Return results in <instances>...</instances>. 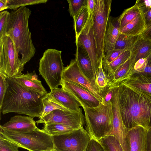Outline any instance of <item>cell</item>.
Returning <instances> with one entry per match:
<instances>
[{
  "mask_svg": "<svg viewBox=\"0 0 151 151\" xmlns=\"http://www.w3.org/2000/svg\"><path fill=\"white\" fill-rule=\"evenodd\" d=\"M119 110L128 129L137 126L151 127V95L122 82L118 85Z\"/></svg>",
  "mask_w": 151,
  "mask_h": 151,
  "instance_id": "1",
  "label": "cell"
},
{
  "mask_svg": "<svg viewBox=\"0 0 151 151\" xmlns=\"http://www.w3.org/2000/svg\"><path fill=\"white\" fill-rule=\"evenodd\" d=\"M47 95L27 88L13 78H7L0 112L3 114L14 113L40 119L44 110L43 99Z\"/></svg>",
  "mask_w": 151,
  "mask_h": 151,
  "instance_id": "2",
  "label": "cell"
},
{
  "mask_svg": "<svg viewBox=\"0 0 151 151\" xmlns=\"http://www.w3.org/2000/svg\"><path fill=\"white\" fill-rule=\"evenodd\" d=\"M31 12L25 6L11 11L6 30V35L12 40L23 67L36 51L28 25Z\"/></svg>",
  "mask_w": 151,
  "mask_h": 151,
  "instance_id": "3",
  "label": "cell"
},
{
  "mask_svg": "<svg viewBox=\"0 0 151 151\" xmlns=\"http://www.w3.org/2000/svg\"><path fill=\"white\" fill-rule=\"evenodd\" d=\"M85 113L86 130L91 138L98 140L109 135L112 131V111L111 101L96 107L81 104Z\"/></svg>",
  "mask_w": 151,
  "mask_h": 151,
  "instance_id": "4",
  "label": "cell"
},
{
  "mask_svg": "<svg viewBox=\"0 0 151 151\" xmlns=\"http://www.w3.org/2000/svg\"><path fill=\"white\" fill-rule=\"evenodd\" d=\"M0 134L19 147L29 151H46L55 149L52 137L38 128L29 132L20 133L0 127Z\"/></svg>",
  "mask_w": 151,
  "mask_h": 151,
  "instance_id": "5",
  "label": "cell"
},
{
  "mask_svg": "<svg viewBox=\"0 0 151 151\" xmlns=\"http://www.w3.org/2000/svg\"><path fill=\"white\" fill-rule=\"evenodd\" d=\"M62 51L48 49L40 60L39 71L51 91L60 86L64 70Z\"/></svg>",
  "mask_w": 151,
  "mask_h": 151,
  "instance_id": "6",
  "label": "cell"
},
{
  "mask_svg": "<svg viewBox=\"0 0 151 151\" xmlns=\"http://www.w3.org/2000/svg\"><path fill=\"white\" fill-rule=\"evenodd\" d=\"M111 3V0H95L92 27L100 63L105 58L104 53V38L110 17Z\"/></svg>",
  "mask_w": 151,
  "mask_h": 151,
  "instance_id": "7",
  "label": "cell"
},
{
  "mask_svg": "<svg viewBox=\"0 0 151 151\" xmlns=\"http://www.w3.org/2000/svg\"><path fill=\"white\" fill-rule=\"evenodd\" d=\"M24 69L10 37L6 35L0 39V73L13 78L21 74Z\"/></svg>",
  "mask_w": 151,
  "mask_h": 151,
  "instance_id": "8",
  "label": "cell"
},
{
  "mask_svg": "<svg viewBox=\"0 0 151 151\" xmlns=\"http://www.w3.org/2000/svg\"><path fill=\"white\" fill-rule=\"evenodd\" d=\"M52 138L54 149L57 151H85L91 139L83 127Z\"/></svg>",
  "mask_w": 151,
  "mask_h": 151,
  "instance_id": "9",
  "label": "cell"
},
{
  "mask_svg": "<svg viewBox=\"0 0 151 151\" xmlns=\"http://www.w3.org/2000/svg\"><path fill=\"white\" fill-rule=\"evenodd\" d=\"M62 80L78 84L91 92L101 103L103 98L95 83L88 79L82 72L76 59L72 60L69 64L64 68Z\"/></svg>",
  "mask_w": 151,
  "mask_h": 151,
  "instance_id": "10",
  "label": "cell"
},
{
  "mask_svg": "<svg viewBox=\"0 0 151 151\" xmlns=\"http://www.w3.org/2000/svg\"><path fill=\"white\" fill-rule=\"evenodd\" d=\"M93 12L88 11L89 16L87 22L77 38L76 40L75 43H78L81 45L87 51L91 62L95 76L100 63L98 58L96 45L93 29Z\"/></svg>",
  "mask_w": 151,
  "mask_h": 151,
  "instance_id": "11",
  "label": "cell"
},
{
  "mask_svg": "<svg viewBox=\"0 0 151 151\" xmlns=\"http://www.w3.org/2000/svg\"><path fill=\"white\" fill-rule=\"evenodd\" d=\"M111 102L112 111V131L109 135H113L117 139L124 151H129L126 140L128 129L123 124L120 113L118 86L113 87V93Z\"/></svg>",
  "mask_w": 151,
  "mask_h": 151,
  "instance_id": "12",
  "label": "cell"
},
{
  "mask_svg": "<svg viewBox=\"0 0 151 151\" xmlns=\"http://www.w3.org/2000/svg\"><path fill=\"white\" fill-rule=\"evenodd\" d=\"M84 118L82 110L80 112H76L57 110L39 119L36 122L37 124H60L83 126Z\"/></svg>",
  "mask_w": 151,
  "mask_h": 151,
  "instance_id": "13",
  "label": "cell"
},
{
  "mask_svg": "<svg viewBox=\"0 0 151 151\" xmlns=\"http://www.w3.org/2000/svg\"><path fill=\"white\" fill-rule=\"evenodd\" d=\"M60 86L80 104L89 107L94 108L97 107L101 103L99 99L91 92L78 84L62 80Z\"/></svg>",
  "mask_w": 151,
  "mask_h": 151,
  "instance_id": "14",
  "label": "cell"
},
{
  "mask_svg": "<svg viewBox=\"0 0 151 151\" xmlns=\"http://www.w3.org/2000/svg\"><path fill=\"white\" fill-rule=\"evenodd\" d=\"M33 117L29 116L16 115L0 127L4 129L20 133L34 131L38 128Z\"/></svg>",
  "mask_w": 151,
  "mask_h": 151,
  "instance_id": "15",
  "label": "cell"
},
{
  "mask_svg": "<svg viewBox=\"0 0 151 151\" xmlns=\"http://www.w3.org/2000/svg\"><path fill=\"white\" fill-rule=\"evenodd\" d=\"M147 132L140 126L128 129L126 140L129 151H145Z\"/></svg>",
  "mask_w": 151,
  "mask_h": 151,
  "instance_id": "16",
  "label": "cell"
},
{
  "mask_svg": "<svg viewBox=\"0 0 151 151\" xmlns=\"http://www.w3.org/2000/svg\"><path fill=\"white\" fill-rule=\"evenodd\" d=\"M118 18H113L109 17V19L104 38V59L114 49L116 42L120 34Z\"/></svg>",
  "mask_w": 151,
  "mask_h": 151,
  "instance_id": "17",
  "label": "cell"
},
{
  "mask_svg": "<svg viewBox=\"0 0 151 151\" xmlns=\"http://www.w3.org/2000/svg\"><path fill=\"white\" fill-rule=\"evenodd\" d=\"M56 101L68 110L79 112L82 110L79 103L68 92L62 88H58L48 93Z\"/></svg>",
  "mask_w": 151,
  "mask_h": 151,
  "instance_id": "18",
  "label": "cell"
},
{
  "mask_svg": "<svg viewBox=\"0 0 151 151\" xmlns=\"http://www.w3.org/2000/svg\"><path fill=\"white\" fill-rule=\"evenodd\" d=\"M129 50L130 52L129 60L134 67L138 60L146 58L151 54V40L142 36Z\"/></svg>",
  "mask_w": 151,
  "mask_h": 151,
  "instance_id": "19",
  "label": "cell"
},
{
  "mask_svg": "<svg viewBox=\"0 0 151 151\" xmlns=\"http://www.w3.org/2000/svg\"><path fill=\"white\" fill-rule=\"evenodd\" d=\"M75 59L83 73L90 80L95 83V76L91 62L88 53L81 45L76 43Z\"/></svg>",
  "mask_w": 151,
  "mask_h": 151,
  "instance_id": "20",
  "label": "cell"
},
{
  "mask_svg": "<svg viewBox=\"0 0 151 151\" xmlns=\"http://www.w3.org/2000/svg\"><path fill=\"white\" fill-rule=\"evenodd\" d=\"M13 78L27 88L42 94L47 95L48 93L34 70L30 73L27 71L25 74H22Z\"/></svg>",
  "mask_w": 151,
  "mask_h": 151,
  "instance_id": "21",
  "label": "cell"
},
{
  "mask_svg": "<svg viewBox=\"0 0 151 151\" xmlns=\"http://www.w3.org/2000/svg\"><path fill=\"white\" fill-rule=\"evenodd\" d=\"M134 73V67L130 64L129 59L115 71L108 80V85L112 87L117 86Z\"/></svg>",
  "mask_w": 151,
  "mask_h": 151,
  "instance_id": "22",
  "label": "cell"
},
{
  "mask_svg": "<svg viewBox=\"0 0 151 151\" xmlns=\"http://www.w3.org/2000/svg\"><path fill=\"white\" fill-rule=\"evenodd\" d=\"M122 82L151 95V77L134 73Z\"/></svg>",
  "mask_w": 151,
  "mask_h": 151,
  "instance_id": "23",
  "label": "cell"
},
{
  "mask_svg": "<svg viewBox=\"0 0 151 151\" xmlns=\"http://www.w3.org/2000/svg\"><path fill=\"white\" fill-rule=\"evenodd\" d=\"M147 24L143 11L132 21L120 30L121 33L128 35H142L146 29Z\"/></svg>",
  "mask_w": 151,
  "mask_h": 151,
  "instance_id": "24",
  "label": "cell"
},
{
  "mask_svg": "<svg viewBox=\"0 0 151 151\" xmlns=\"http://www.w3.org/2000/svg\"><path fill=\"white\" fill-rule=\"evenodd\" d=\"M82 127L83 126L80 125L60 124H44L42 130L52 137L69 133Z\"/></svg>",
  "mask_w": 151,
  "mask_h": 151,
  "instance_id": "25",
  "label": "cell"
},
{
  "mask_svg": "<svg viewBox=\"0 0 151 151\" xmlns=\"http://www.w3.org/2000/svg\"><path fill=\"white\" fill-rule=\"evenodd\" d=\"M130 55V51L126 50L111 62L102 63L103 69L108 80L116 69L129 59Z\"/></svg>",
  "mask_w": 151,
  "mask_h": 151,
  "instance_id": "26",
  "label": "cell"
},
{
  "mask_svg": "<svg viewBox=\"0 0 151 151\" xmlns=\"http://www.w3.org/2000/svg\"><path fill=\"white\" fill-rule=\"evenodd\" d=\"M143 11V10L136 4L133 6L125 9L118 18L120 30Z\"/></svg>",
  "mask_w": 151,
  "mask_h": 151,
  "instance_id": "27",
  "label": "cell"
},
{
  "mask_svg": "<svg viewBox=\"0 0 151 151\" xmlns=\"http://www.w3.org/2000/svg\"><path fill=\"white\" fill-rule=\"evenodd\" d=\"M142 36L120 33L115 44L114 49L129 50L133 45Z\"/></svg>",
  "mask_w": 151,
  "mask_h": 151,
  "instance_id": "28",
  "label": "cell"
},
{
  "mask_svg": "<svg viewBox=\"0 0 151 151\" xmlns=\"http://www.w3.org/2000/svg\"><path fill=\"white\" fill-rule=\"evenodd\" d=\"M43 101L44 110L40 118L48 114L55 110H60L63 111H69L56 101L48 93L44 98Z\"/></svg>",
  "mask_w": 151,
  "mask_h": 151,
  "instance_id": "29",
  "label": "cell"
},
{
  "mask_svg": "<svg viewBox=\"0 0 151 151\" xmlns=\"http://www.w3.org/2000/svg\"><path fill=\"white\" fill-rule=\"evenodd\" d=\"M88 16L89 13L87 6L81 10L76 18L73 20L76 40L77 38L86 24Z\"/></svg>",
  "mask_w": 151,
  "mask_h": 151,
  "instance_id": "30",
  "label": "cell"
},
{
  "mask_svg": "<svg viewBox=\"0 0 151 151\" xmlns=\"http://www.w3.org/2000/svg\"><path fill=\"white\" fill-rule=\"evenodd\" d=\"M98 141L105 151H124L119 141L113 135L107 136Z\"/></svg>",
  "mask_w": 151,
  "mask_h": 151,
  "instance_id": "31",
  "label": "cell"
},
{
  "mask_svg": "<svg viewBox=\"0 0 151 151\" xmlns=\"http://www.w3.org/2000/svg\"><path fill=\"white\" fill-rule=\"evenodd\" d=\"M47 1V0H8L7 9L15 10L22 6L45 3Z\"/></svg>",
  "mask_w": 151,
  "mask_h": 151,
  "instance_id": "32",
  "label": "cell"
},
{
  "mask_svg": "<svg viewBox=\"0 0 151 151\" xmlns=\"http://www.w3.org/2000/svg\"><path fill=\"white\" fill-rule=\"evenodd\" d=\"M88 0H67L69 4V12L74 20L80 11L87 6Z\"/></svg>",
  "mask_w": 151,
  "mask_h": 151,
  "instance_id": "33",
  "label": "cell"
},
{
  "mask_svg": "<svg viewBox=\"0 0 151 151\" xmlns=\"http://www.w3.org/2000/svg\"><path fill=\"white\" fill-rule=\"evenodd\" d=\"M95 82L96 86L99 90L101 94L103 89L108 85V80L104 71L102 63H100L96 72Z\"/></svg>",
  "mask_w": 151,
  "mask_h": 151,
  "instance_id": "34",
  "label": "cell"
},
{
  "mask_svg": "<svg viewBox=\"0 0 151 151\" xmlns=\"http://www.w3.org/2000/svg\"><path fill=\"white\" fill-rule=\"evenodd\" d=\"M10 17V12L6 10L0 13V39L6 35V30Z\"/></svg>",
  "mask_w": 151,
  "mask_h": 151,
  "instance_id": "35",
  "label": "cell"
},
{
  "mask_svg": "<svg viewBox=\"0 0 151 151\" xmlns=\"http://www.w3.org/2000/svg\"><path fill=\"white\" fill-rule=\"evenodd\" d=\"M19 147L0 134V151H19Z\"/></svg>",
  "mask_w": 151,
  "mask_h": 151,
  "instance_id": "36",
  "label": "cell"
},
{
  "mask_svg": "<svg viewBox=\"0 0 151 151\" xmlns=\"http://www.w3.org/2000/svg\"><path fill=\"white\" fill-rule=\"evenodd\" d=\"M85 151H105L100 142L91 138Z\"/></svg>",
  "mask_w": 151,
  "mask_h": 151,
  "instance_id": "37",
  "label": "cell"
},
{
  "mask_svg": "<svg viewBox=\"0 0 151 151\" xmlns=\"http://www.w3.org/2000/svg\"><path fill=\"white\" fill-rule=\"evenodd\" d=\"M113 93V87L107 85L102 90L101 95L103 98V102L106 104L111 101Z\"/></svg>",
  "mask_w": 151,
  "mask_h": 151,
  "instance_id": "38",
  "label": "cell"
},
{
  "mask_svg": "<svg viewBox=\"0 0 151 151\" xmlns=\"http://www.w3.org/2000/svg\"><path fill=\"white\" fill-rule=\"evenodd\" d=\"M7 77L0 73V106H1L6 90V80Z\"/></svg>",
  "mask_w": 151,
  "mask_h": 151,
  "instance_id": "39",
  "label": "cell"
},
{
  "mask_svg": "<svg viewBox=\"0 0 151 151\" xmlns=\"http://www.w3.org/2000/svg\"><path fill=\"white\" fill-rule=\"evenodd\" d=\"M138 73L151 77V54L146 58V61L143 68Z\"/></svg>",
  "mask_w": 151,
  "mask_h": 151,
  "instance_id": "40",
  "label": "cell"
},
{
  "mask_svg": "<svg viewBox=\"0 0 151 151\" xmlns=\"http://www.w3.org/2000/svg\"><path fill=\"white\" fill-rule=\"evenodd\" d=\"M126 50L114 49L110 54L102 61V63H110Z\"/></svg>",
  "mask_w": 151,
  "mask_h": 151,
  "instance_id": "41",
  "label": "cell"
},
{
  "mask_svg": "<svg viewBox=\"0 0 151 151\" xmlns=\"http://www.w3.org/2000/svg\"><path fill=\"white\" fill-rule=\"evenodd\" d=\"M135 4L145 12L151 9V0H137Z\"/></svg>",
  "mask_w": 151,
  "mask_h": 151,
  "instance_id": "42",
  "label": "cell"
},
{
  "mask_svg": "<svg viewBox=\"0 0 151 151\" xmlns=\"http://www.w3.org/2000/svg\"><path fill=\"white\" fill-rule=\"evenodd\" d=\"M145 151H151V127L147 133Z\"/></svg>",
  "mask_w": 151,
  "mask_h": 151,
  "instance_id": "43",
  "label": "cell"
},
{
  "mask_svg": "<svg viewBox=\"0 0 151 151\" xmlns=\"http://www.w3.org/2000/svg\"><path fill=\"white\" fill-rule=\"evenodd\" d=\"M142 35L143 37L151 40V22L147 25L146 29Z\"/></svg>",
  "mask_w": 151,
  "mask_h": 151,
  "instance_id": "44",
  "label": "cell"
},
{
  "mask_svg": "<svg viewBox=\"0 0 151 151\" xmlns=\"http://www.w3.org/2000/svg\"><path fill=\"white\" fill-rule=\"evenodd\" d=\"M144 12L145 13L146 22L147 25L151 22V9Z\"/></svg>",
  "mask_w": 151,
  "mask_h": 151,
  "instance_id": "45",
  "label": "cell"
},
{
  "mask_svg": "<svg viewBox=\"0 0 151 151\" xmlns=\"http://www.w3.org/2000/svg\"><path fill=\"white\" fill-rule=\"evenodd\" d=\"M8 0H0V11L1 12L7 9Z\"/></svg>",
  "mask_w": 151,
  "mask_h": 151,
  "instance_id": "46",
  "label": "cell"
},
{
  "mask_svg": "<svg viewBox=\"0 0 151 151\" xmlns=\"http://www.w3.org/2000/svg\"><path fill=\"white\" fill-rule=\"evenodd\" d=\"M55 149H52V150H47L46 151H55Z\"/></svg>",
  "mask_w": 151,
  "mask_h": 151,
  "instance_id": "47",
  "label": "cell"
},
{
  "mask_svg": "<svg viewBox=\"0 0 151 151\" xmlns=\"http://www.w3.org/2000/svg\"><path fill=\"white\" fill-rule=\"evenodd\" d=\"M55 151H56L55 150Z\"/></svg>",
  "mask_w": 151,
  "mask_h": 151,
  "instance_id": "48",
  "label": "cell"
}]
</instances>
